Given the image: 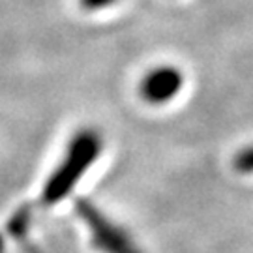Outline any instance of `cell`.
Listing matches in <instances>:
<instances>
[{
    "mask_svg": "<svg viewBox=\"0 0 253 253\" xmlns=\"http://www.w3.org/2000/svg\"><path fill=\"white\" fill-rule=\"evenodd\" d=\"M101 146L103 143H101L100 133L94 129H81L73 135L64 160L49 176L45 188H43V193H42L43 205L51 207L70 195V191L81 180L83 174L98 160Z\"/></svg>",
    "mask_w": 253,
    "mask_h": 253,
    "instance_id": "1",
    "label": "cell"
},
{
    "mask_svg": "<svg viewBox=\"0 0 253 253\" xmlns=\"http://www.w3.org/2000/svg\"><path fill=\"white\" fill-rule=\"evenodd\" d=\"M77 216L86 223L90 233L92 246L101 253H143V250L133 242L126 229L109 219L100 208L86 199L75 201Z\"/></svg>",
    "mask_w": 253,
    "mask_h": 253,
    "instance_id": "2",
    "label": "cell"
},
{
    "mask_svg": "<svg viewBox=\"0 0 253 253\" xmlns=\"http://www.w3.org/2000/svg\"><path fill=\"white\" fill-rule=\"evenodd\" d=\"M184 84V75L174 66H160L154 68L141 81V96L143 100L154 105H162L171 101Z\"/></svg>",
    "mask_w": 253,
    "mask_h": 253,
    "instance_id": "3",
    "label": "cell"
},
{
    "mask_svg": "<svg viewBox=\"0 0 253 253\" xmlns=\"http://www.w3.org/2000/svg\"><path fill=\"white\" fill-rule=\"evenodd\" d=\"M233 167L240 174H253V145L242 148L233 160Z\"/></svg>",
    "mask_w": 253,
    "mask_h": 253,
    "instance_id": "4",
    "label": "cell"
},
{
    "mask_svg": "<svg viewBox=\"0 0 253 253\" xmlns=\"http://www.w3.org/2000/svg\"><path fill=\"white\" fill-rule=\"evenodd\" d=\"M117 0H81V6L86 11H96V9H103L113 6Z\"/></svg>",
    "mask_w": 253,
    "mask_h": 253,
    "instance_id": "5",
    "label": "cell"
}]
</instances>
